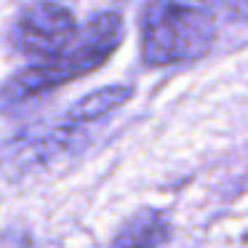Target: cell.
Segmentation results:
<instances>
[{
  "label": "cell",
  "instance_id": "cell-2",
  "mask_svg": "<svg viewBox=\"0 0 248 248\" xmlns=\"http://www.w3.org/2000/svg\"><path fill=\"white\" fill-rule=\"evenodd\" d=\"M216 38L214 16L179 0H150L141 14V56L152 67L203 59Z\"/></svg>",
  "mask_w": 248,
  "mask_h": 248
},
{
  "label": "cell",
  "instance_id": "cell-3",
  "mask_svg": "<svg viewBox=\"0 0 248 248\" xmlns=\"http://www.w3.org/2000/svg\"><path fill=\"white\" fill-rule=\"evenodd\" d=\"M78 38L72 14L59 3L38 0L19 14L11 40L22 54L30 56H56L67 51Z\"/></svg>",
  "mask_w": 248,
  "mask_h": 248
},
{
  "label": "cell",
  "instance_id": "cell-1",
  "mask_svg": "<svg viewBox=\"0 0 248 248\" xmlns=\"http://www.w3.org/2000/svg\"><path fill=\"white\" fill-rule=\"evenodd\" d=\"M120 40H123V19L118 14H99L86 27L80 40H75V46H70L56 56H48V62H43V64L14 75L0 91V102H27L51 88H59L62 83L78 80V78L99 70L115 54Z\"/></svg>",
  "mask_w": 248,
  "mask_h": 248
},
{
  "label": "cell",
  "instance_id": "cell-6",
  "mask_svg": "<svg viewBox=\"0 0 248 248\" xmlns=\"http://www.w3.org/2000/svg\"><path fill=\"white\" fill-rule=\"evenodd\" d=\"M205 3L232 22H248V0H205Z\"/></svg>",
  "mask_w": 248,
  "mask_h": 248
},
{
  "label": "cell",
  "instance_id": "cell-4",
  "mask_svg": "<svg viewBox=\"0 0 248 248\" xmlns=\"http://www.w3.org/2000/svg\"><path fill=\"white\" fill-rule=\"evenodd\" d=\"M131 96H134V88L131 86H109V88H102V91L91 93V96L83 99V102L64 118V123L59 125V134L70 136V134H75V131L86 128V125L96 123V120H104L109 112L123 107Z\"/></svg>",
  "mask_w": 248,
  "mask_h": 248
},
{
  "label": "cell",
  "instance_id": "cell-5",
  "mask_svg": "<svg viewBox=\"0 0 248 248\" xmlns=\"http://www.w3.org/2000/svg\"><path fill=\"white\" fill-rule=\"evenodd\" d=\"M168 219L160 211H139L115 235L112 248H157L168 240Z\"/></svg>",
  "mask_w": 248,
  "mask_h": 248
}]
</instances>
